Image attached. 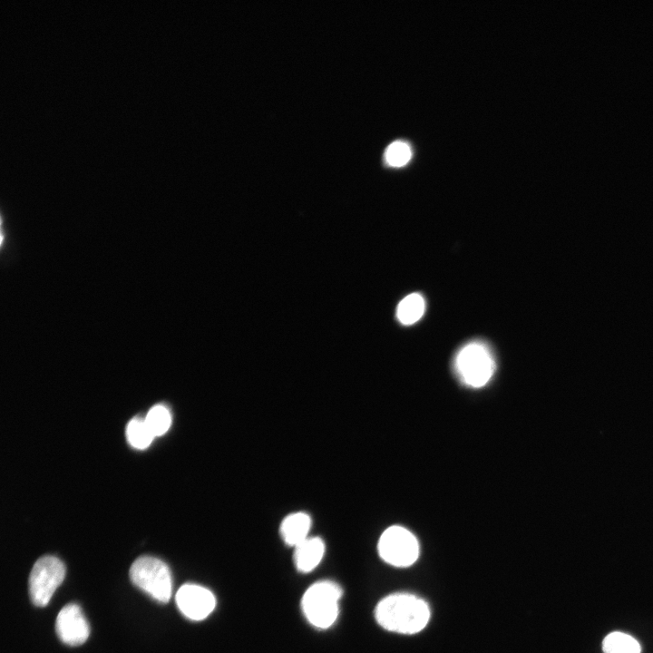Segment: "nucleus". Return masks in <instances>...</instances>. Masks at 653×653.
Instances as JSON below:
<instances>
[{"instance_id":"2eb2a0df","label":"nucleus","mask_w":653,"mask_h":653,"mask_svg":"<svg viewBox=\"0 0 653 653\" xmlns=\"http://www.w3.org/2000/svg\"><path fill=\"white\" fill-rule=\"evenodd\" d=\"M412 157V151L408 143L403 141L392 142L385 150V160L392 167L405 165Z\"/></svg>"},{"instance_id":"f03ea898","label":"nucleus","mask_w":653,"mask_h":653,"mask_svg":"<svg viewBox=\"0 0 653 653\" xmlns=\"http://www.w3.org/2000/svg\"><path fill=\"white\" fill-rule=\"evenodd\" d=\"M340 586L331 580L312 584L304 593L301 608L307 621L315 628L326 629L331 627L339 614Z\"/></svg>"},{"instance_id":"7ed1b4c3","label":"nucleus","mask_w":653,"mask_h":653,"mask_svg":"<svg viewBox=\"0 0 653 653\" xmlns=\"http://www.w3.org/2000/svg\"><path fill=\"white\" fill-rule=\"evenodd\" d=\"M130 579L140 590L161 603L170 600L172 578L167 564L151 556L136 559L130 568Z\"/></svg>"},{"instance_id":"0eeeda50","label":"nucleus","mask_w":653,"mask_h":653,"mask_svg":"<svg viewBox=\"0 0 653 653\" xmlns=\"http://www.w3.org/2000/svg\"><path fill=\"white\" fill-rule=\"evenodd\" d=\"M176 603L180 612L190 619L202 620L216 607L213 593L197 584H184L176 593Z\"/></svg>"},{"instance_id":"9d476101","label":"nucleus","mask_w":653,"mask_h":653,"mask_svg":"<svg viewBox=\"0 0 653 653\" xmlns=\"http://www.w3.org/2000/svg\"><path fill=\"white\" fill-rule=\"evenodd\" d=\"M311 518L305 512H295L287 516L280 525L283 541L294 548L308 538Z\"/></svg>"},{"instance_id":"ddd939ff","label":"nucleus","mask_w":653,"mask_h":653,"mask_svg":"<svg viewBox=\"0 0 653 653\" xmlns=\"http://www.w3.org/2000/svg\"><path fill=\"white\" fill-rule=\"evenodd\" d=\"M126 435L130 444L138 449L149 446L154 437L145 419L140 417H135L129 422Z\"/></svg>"},{"instance_id":"423d86ee","label":"nucleus","mask_w":653,"mask_h":653,"mask_svg":"<svg viewBox=\"0 0 653 653\" xmlns=\"http://www.w3.org/2000/svg\"><path fill=\"white\" fill-rule=\"evenodd\" d=\"M378 551L385 562L396 567H407L417 560L419 545L414 535L408 530L401 526H392L381 535Z\"/></svg>"},{"instance_id":"f257e3e1","label":"nucleus","mask_w":653,"mask_h":653,"mask_svg":"<svg viewBox=\"0 0 653 653\" xmlns=\"http://www.w3.org/2000/svg\"><path fill=\"white\" fill-rule=\"evenodd\" d=\"M375 616L379 625L387 630L414 634L426 626L430 610L422 599L397 593L384 598L377 604Z\"/></svg>"},{"instance_id":"4468645a","label":"nucleus","mask_w":653,"mask_h":653,"mask_svg":"<svg viewBox=\"0 0 653 653\" xmlns=\"http://www.w3.org/2000/svg\"><path fill=\"white\" fill-rule=\"evenodd\" d=\"M171 414L163 405L158 404L150 409L145 422L154 436L162 435L171 425Z\"/></svg>"},{"instance_id":"6e6552de","label":"nucleus","mask_w":653,"mask_h":653,"mask_svg":"<svg viewBox=\"0 0 653 653\" xmlns=\"http://www.w3.org/2000/svg\"><path fill=\"white\" fill-rule=\"evenodd\" d=\"M55 630L60 640L66 645L79 646L86 641L90 628L79 605L69 603L60 610Z\"/></svg>"},{"instance_id":"1a4fd4ad","label":"nucleus","mask_w":653,"mask_h":653,"mask_svg":"<svg viewBox=\"0 0 653 653\" xmlns=\"http://www.w3.org/2000/svg\"><path fill=\"white\" fill-rule=\"evenodd\" d=\"M325 554V543L318 537H308L295 547L294 563L297 570L307 573L315 570Z\"/></svg>"},{"instance_id":"9b49d317","label":"nucleus","mask_w":653,"mask_h":653,"mask_svg":"<svg viewBox=\"0 0 653 653\" xmlns=\"http://www.w3.org/2000/svg\"><path fill=\"white\" fill-rule=\"evenodd\" d=\"M425 310V301L419 293H411L404 297L396 308V317L404 326L417 322Z\"/></svg>"},{"instance_id":"39448f33","label":"nucleus","mask_w":653,"mask_h":653,"mask_svg":"<svg viewBox=\"0 0 653 653\" xmlns=\"http://www.w3.org/2000/svg\"><path fill=\"white\" fill-rule=\"evenodd\" d=\"M65 576V566L57 557L45 555L34 564L29 576V595L37 607L46 606Z\"/></svg>"},{"instance_id":"20e7f679","label":"nucleus","mask_w":653,"mask_h":653,"mask_svg":"<svg viewBox=\"0 0 653 653\" xmlns=\"http://www.w3.org/2000/svg\"><path fill=\"white\" fill-rule=\"evenodd\" d=\"M454 367L463 384L479 388L485 385L492 377L495 361L486 344L473 341L458 351Z\"/></svg>"},{"instance_id":"f8f14e48","label":"nucleus","mask_w":653,"mask_h":653,"mask_svg":"<svg viewBox=\"0 0 653 653\" xmlns=\"http://www.w3.org/2000/svg\"><path fill=\"white\" fill-rule=\"evenodd\" d=\"M604 653H640L638 642L631 636L615 631L609 633L603 640Z\"/></svg>"}]
</instances>
